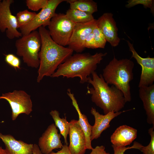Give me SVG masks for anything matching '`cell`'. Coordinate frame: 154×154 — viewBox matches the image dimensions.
Here are the masks:
<instances>
[{
	"mask_svg": "<svg viewBox=\"0 0 154 154\" xmlns=\"http://www.w3.org/2000/svg\"><path fill=\"white\" fill-rule=\"evenodd\" d=\"M75 24L66 14L56 13L48 26L50 35L57 44L68 45Z\"/></svg>",
	"mask_w": 154,
	"mask_h": 154,
	"instance_id": "obj_6",
	"label": "cell"
},
{
	"mask_svg": "<svg viewBox=\"0 0 154 154\" xmlns=\"http://www.w3.org/2000/svg\"><path fill=\"white\" fill-rule=\"evenodd\" d=\"M33 154H42L38 145L36 144H33Z\"/></svg>",
	"mask_w": 154,
	"mask_h": 154,
	"instance_id": "obj_33",
	"label": "cell"
},
{
	"mask_svg": "<svg viewBox=\"0 0 154 154\" xmlns=\"http://www.w3.org/2000/svg\"><path fill=\"white\" fill-rule=\"evenodd\" d=\"M38 28L41 40L39 54L40 63L37 78V82L39 83L44 76L51 77L58 66L72 55L74 51L54 41L45 27L41 26Z\"/></svg>",
	"mask_w": 154,
	"mask_h": 154,
	"instance_id": "obj_1",
	"label": "cell"
},
{
	"mask_svg": "<svg viewBox=\"0 0 154 154\" xmlns=\"http://www.w3.org/2000/svg\"><path fill=\"white\" fill-rule=\"evenodd\" d=\"M37 13L25 10L17 13L16 16L18 28H22L29 23L35 18Z\"/></svg>",
	"mask_w": 154,
	"mask_h": 154,
	"instance_id": "obj_23",
	"label": "cell"
},
{
	"mask_svg": "<svg viewBox=\"0 0 154 154\" xmlns=\"http://www.w3.org/2000/svg\"><path fill=\"white\" fill-rule=\"evenodd\" d=\"M1 1H1V0H0V4L1 3Z\"/></svg>",
	"mask_w": 154,
	"mask_h": 154,
	"instance_id": "obj_35",
	"label": "cell"
},
{
	"mask_svg": "<svg viewBox=\"0 0 154 154\" xmlns=\"http://www.w3.org/2000/svg\"><path fill=\"white\" fill-rule=\"evenodd\" d=\"M97 19L81 24H76L70 40L68 47L77 53H81L85 49L84 43L88 35L96 26Z\"/></svg>",
	"mask_w": 154,
	"mask_h": 154,
	"instance_id": "obj_10",
	"label": "cell"
},
{
	"mask_svg": "<svg viewBox=\"0 0 154 154\" xmlns=\"http://www.w3.org/2000/svg\"><path fill=\"white\" fill-rule=\"evenodd\" d=\"M148 133L151 136V140L149 144L146 146L142 145L139 150L143 154H154V127H152L148 130Z\"/></svg>",
	"mask_w": 154,
	"mask_h": 154,
	"instance_id": "obj_25",
	"label": "cell"
},
{
	"mask_svg": "<svg viewBox=\"0 0 154 154\" xmlns=\"http://www.w3.org/2000/svg\"><path fill=\"white\" fill-rule=\"evenodd\" d=\"M0 154H9L5 149H4L1 146H0Z\"/></svg>",
	"mask_w": 154,
	"mask_h": 154,
	"instance_id": "obj_34",
	"label": "cell"
},
{
	"mask_svg": "<svg viewBox=\"0 0 154 154\" xmlns=\"http://www.w3.org/2000/svg\"><path fill=\"white\" fill-rule=\"evenodd\" d=\"M50 114L56 126L59 129L60 135L63 136L65 144L68 145L67 137L70 129V122L67 121L66 117L60 118L59 112L56 110H51Z\"/></svg>",
	"mask_w": 154,
	"mask_h": 154,
	"instance_id": "obj_21",
	"label": "cell"
},
{
	"mask_svg": "<svg viewBox=\"0 0 154 154\" xmlns=\"http://www.w3.org/2000/svg\"><path fill=\"white\" fill-rule=\"evenodd\" d=\"M13 0H3L0 4V31L6 32L7 37L12 39L22 36L17 30V24L16 16L13 15L10 7Z\"/></svg>",
	"mask_w": 154,
	"mask_h": 154,
	"instance_id": "obj_9",
	"label": "cell"
},
{
	"mask_svg": "<svg viewBox=\"0 0 154 154\" xmlns=\"http://www.w3.org/2000/svg\"><path fill=\"white\" fill-rule=\"evenodd\" d=\"M96 25L102 31L107 42L114 47L118 45L120 38L118 36V28L112 13H104L97 19Z\"/></svg>",
	"mask_w": 154,
	"mask_h": 154,
	"instance_id": "obj_13",
	"label": "cell"
},
{
	"mask_svg": "<svg viewBox=\"0 0 154 154\" xmlns=\"http://www.w3.org/2000/svg\"><path fill=\"white\" fill-rule=\"evenodd\" d=\"M68 147L72 154H84L86 149V138L78 120L72 119L70 122Z\"/></svg>",
	"mask_w": 154,
	"mask_h": 154,
	"instance_id": "obj_14",
	"label": "cell"
},
{
	"mask_svg": "<svg viewBox=\"0 0 154 154\" xmlns=\"http://www.w3.org/2000/svg\"><path fill=\"white\" fill-rule=\"evenodd\" d=\"M0 139L4 143L5 149L9 154H33V144L16 140L10 134L0 133Z\"/></svg>",
	"mask_w": 154,
	"mask_h": 154,
	"instance_id": "obj_16",
	"label": "cell"
},
{
	"mask_svg": "<svg viewBox=\"0 0 154 154\" xmlns=\"http://www.w3.org/2000/svg\"><path fill=\"white\" fill-rule=\"evenodd\" d=\"M105 148L103 145L97 146L92 150L89 154H110L105 150Z\"/></svg>",
	"mask_w": 154,
	"mask_h": 154,
	"instance_id": "obj_31",
	"label": "cell"
},
{
	"mask_svg": "<svg viewBox=\"0 0 154 154\" xmlns=\"http://www.w3.org/2000/svg\"><path fill=\"white\" fill-rule=\"evenodd\" d=\"M141 145L140 143L134 141L133 145L131 147L118 146L112 145L114 151V154H124V152L127 150L131 149H139Z\"/></svg>",
	"mask_w": 154,
	"mask_h": 154,
	"instance_id": "obj_29",
	"label": "cell"
},
{
	"mask_svg": "<svg viewBox=\"0 0 154 154\" xmlns=\"http://www.w3.org/2000/svg\"><path fill=\"white\" fill-rule=\"evenodd\" d=\"M89 77L88 82L92 87L88 86L87 93L91 95L92 101L102 109L105 114L111 112H117L122 109L126 103L122 92L113 85L110 86L102 74L96 71Z\"/></svg>",
	"mask_w": 154,
	"mask_h": 154,
	"instance_id": "obj_2",
	"label": "cell"
},
{
	"mask_svg": "<svg viewBox=\"0 0 154 154\" xmlns=\"http://www.w3.org/2000/svg\"><path fill=\"white\" fill-rule=\"evenodd\" d=\"M5 61L9 65L16 70L20 69L21 61L14 54L9 53L5 55Z\"/></svg>",
	"mask_w": 154,
	"mask_h": 154,
	"instance_id": "obj_28",
	"label": "cell"
},
{
	"mask_svg": "<svg viewBox=\"0 0 154 154\" xmlns=\"http://www.w3.org/2000/svg\"><path fill=\"white\" fill-rule=\"evenodd\" d=\"M134 66L133 62L129 59L118 60L114 56L103 70L102 75L105 81L120 90L126 102L131 100L130 82L133 78Z\"/></svg>",
	"mask_w": 154,
	"mask_h": 154,
	"instance_id": "obj_4",
	"label": "cell"
},
{
	"mask_svg": "<svg viewBox=\"0 0 154 154\" xmlns=\"http://www.w3.org/2000/svg\"><path fill=\"white\" fill-rule=\"evenodd\" d=\"M139 88V96L143 103L147 122L154 127V84Z\"/></svg>",
	"mask_w": 154,
	"mask_h": 154,
	"instance_id": "obj_18",
	"label": "cell"
},
{
	"mask_svg": "<svg viewBox=\"0 0 154 154\" xmlns=\"http://www.w3.org/2000/svg\"><path fill=\"white\" fill-rule=\"evenodd\" d=\"M107 54V52H97L94 55L89 53H81L72 55L58 66L51 77L62 76L68 78L78 77L80 83L87 82L90 75L95 71L98 64Z\"/></svg>",
	"mask_w": 154,
	"mask_h": 154,
	"instance_id": "obj_3",
	"label": "cell"
},
{
	"mask_svg": "<svg viewBox=\"0 0 154 154\" xmlns=\"http://www.w3.org/2000/svg\"><path fill=\"white\" fill-rule=\"evenodd\" d=\"M129 50L132 53L131 57L134 58L141 66L142 70L138 85L139 87L149 86L154 82V58L149 56L143 58L140 56L135 49L133 44L127 40Z\"/></svg>",
	"mask_w": 154,
	"mask_h": 154,
	"instance_id": "obj_11",
	"label": "cell"
},
{
	"mask_svg": "<svg viewBox=\"0 0 154 154\" xmlns=\"http://www.w3.org/2000/svg\"><path fill=\"white\" fill-rule=\"evenodd\" d=\"M127 4H126L125 6L126 7L129 8L136 5L141 4L143 5L146 8H150L152 11H153L154 0H129L127 1Z\"/></svg>",
	"mask_w": 154,
	"mask_h": 154,
	"instance_id": "obj_27",
	"label": "cell"
},
{
	"mask_svg": "<svg viewBox=\"0 0 154 154\" xmlns=\"http://www.w3.org/2000/svg\"><path fill=\"white\" fill-rule=\"evenodd\" d=\"M15 45L17 55L22 57L24 63L32 68L39 67L41 40L38 31L35 30L23 35L17 40Z\"/></svg>",
	"mask_w": 154,
	"mask_h": 154,
	"instance_id": "obj_5",
	"label": "cell"
},
{
	"mask_svg": "<svg viewBox=\"0 0 154 154\" xmlns=\"http://www.w3.org/2000/svg\"><path fill=\"white\" fill-rule=\"evenodd\" d=\"M75 24L84 23L94 19L92 14L76 9H69L65 14Z\"/></svg>",
	"mask_w": 154,
	"mask_h": 154,
	"instance_id": "obj_22",
	"label": "cell"
},
{
	"mask_svg": "<svg viewBox=\"0 0 154 154\" xmlns=\"http://www.w3.org/2000/svg\"><path fill=\"white\" fill-rule=\"evenodd\" d=\"M70 9L78 10L93 14L98 11L97 3L92 0H66Z\"/></svg>",
	"mask_w": 154,
	"mask_h": 154,
	"instance_id": "obj_20",
	"label": "cell"
},
{
	"mask_svg": "<svg viewBox=\"0 0 154 154\" xmlns=\"http://www.w3.org/2000/svg\"><path fill=\"white\" fill-rule=\"evenodd\" d=\"M65 0H48L46 5L26 26L20 28L22 36L29 34L41 26H48L52 18L55 15L58 6Z\"/></svg>",
	"mask_w": 154,
	"mask_h": 154,
	"instance_id": "obj_8",
	"label": "cell"
},
{
	"mask_svg": "<svg viewBox=\"0 0 154 154\" xmlns=\"http://www.w3.org/2000/svg\"><path fill=\"white\" fill-rule=\"evenodd\" d=\"M58 132L55 124L52 123L39 138L38 145L42 154H49L54 149L62 148L61 135Z\"/></svg>",
	"mask_w": 154,
	"mask_h": 154,
	"instance_id": "obj_12",
	"label": "cell"
},
{
	"mask_svg": "<svg viewBox=\"0 0 154 154\" xmlns=\"http://www.w3.org/2000/svg\"><path fill=\"white\" fill-rule=\"evenodd\" d=\"M49 154H72L70 151L68 145H63L61 150L56 153L52 152Z\"/></svg>",
	"mask_w": 154,
	"mask_h": 154,
	"instance_id": "obj_32",
	"label": "cell"
},
{
	"mask_svg": "<svg viewBox=\"0 0 154 154\" xmlns=\"http://www.w3.org/2000/svg\"><path fill=\"white\" fill-rule=\"evenodd\" d=\"M92 32L97 48H104L107 41L102 31L96 25Z\"/></svg>",
	"mask_w": 154,
	"mask_h": 154,
	"instance_id": "obj_24",
	"label": "cell"
},
{
	"mask_svg": "<svg viewBox=\"0 0 154 154\" xmlns=\"http://www.w3.org/2000/svg\"><path fill=\"white\" fill-rule=\"evenodd\" d=\"M48 0H27L26 5L29 9L34 11L42 9L47 5Z\"/></svg>",
	"mask_w": 154,
	"mask_h": 154,
	"instance_id": "obj_26",
	"label": "cell"
},
{
	"mask_svg": "<svg viewBox=\"0 0 154 154\" xmlns=\"http://www.w3.org/2000/svg\"><path fill=\"white\" fill-rule=\"evenodd\" d=\"M67 94L71 100L72 105L78 113L79 117L78 121L85 136L86 149L92 150L93 149L92 146L91 140L92 126L89 123L87 116L81 113L74 94L71 93L70 89H68Z\"/></svg>",
	"mask_w": 154,
	"mask_h": 154,
	"instance_id": "obj_19",
	"label": "cell"
},
{
	"mask_svg": "<svg viewBox=\"0 0 154 154\" xmlns=\"http://www.w3.org/2000/svg\"><path fill=\"white\" fill-rule=\"evenodd\" d=\"M85 48H97L94 40V35L92 32L87 37L85 41Z\"/></svg>",
	"mask_w": 154,
	"mask_h": 154,
	"instance_id": "obj_30",
	"label": "cell"
},
{
	"mask_svg": "<svg viewBox=\"0 0 154 154\" xmlns=\"http://www.w3.org/2000/svg\"><path fill=\"white\" fill-rule=\"evenodd\" d=\"M130 110L117 112H111L103 115L100 114L95 108L92 107L90 112L94 117L95 123L92 126L91 136V141L100 137L102 133L110 127V123L113 119L121 113Z\"/></svg>",
	"mask_w": 154,
	"mask_h": 154,
	"instance_id": "obj_15",
	"label": "cell"
},
{
	"mask_svg": "<svg viewBox=\"0 0 154 154\" xmlns=\"http://www.w3.org/2000/svg\"><path fill=\"white\" fill-rule=\"evenodd\" d=\"M137 129L126 125L118 127L111 135L110 141L112 145L125 147L130 145L137 138Z\"/></svg>",
	"mask_w": 154,
	"mask_h": 154,
	"instance_id": "obj_17",
	"label": "cell"
},
{
	"mask_svg": "<svg viewBox=\"0 0 154 154\" xmlns=\"http://www.w3.org/2000/svg\"><path fill=\"white\" fill-rule=\"evenodd\" d=\"M3 99L9 103L12 110V120H15L20 114L29 115L32 111L33 104L31 96L22 90L3 93L0 100Z\"/></svg>",
	"mask_w": 154,
	"mask_h": 154,
	"instance_id": "obj_7",
	"label": "cell"
}]
</instances>
